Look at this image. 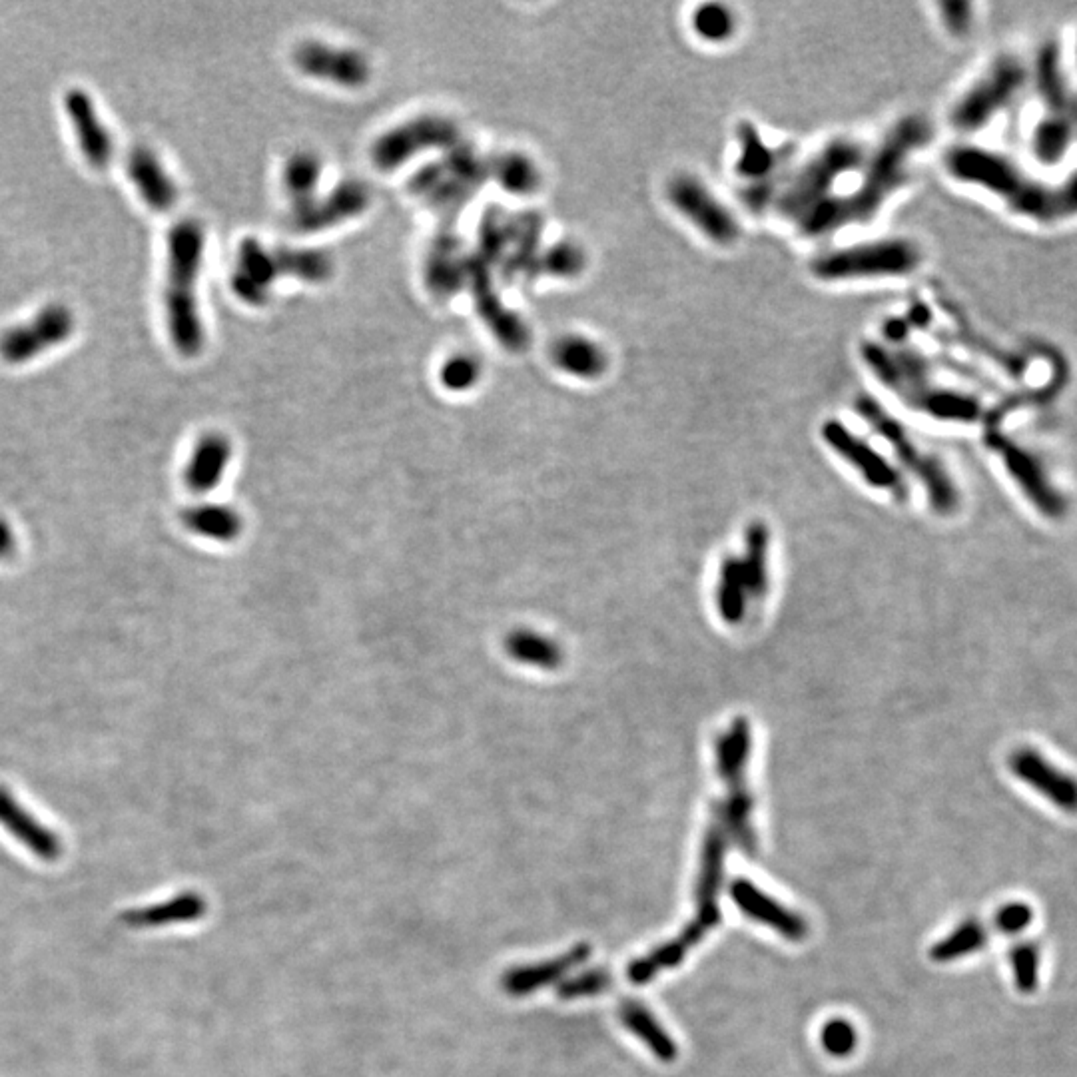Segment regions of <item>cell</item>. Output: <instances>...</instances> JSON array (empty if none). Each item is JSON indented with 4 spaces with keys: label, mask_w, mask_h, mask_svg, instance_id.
I'll return each instance as SVG.
<instances>
[{
    "label": "cell",
    "mask_w": 1077,
    "mask_h": 1077,
    "mask_svg": "<svg viewBox=\"0 0 1077 1077\" xmlns=\"http://www.w3.org/2000/svg\"><path fill=\"white\" fill-rule=\"evenodd\" d=\"M944 166L954 180L986 190L1022 218L1040 224L1077 218V170L1050 184L1030 178L992 150L964 144L948 150Z\"/></svg>",
    "instance_id": "obj_2"
},
{
    "label": "cell",
    "mask_w": 1077,
    "mask_h": 1077,
    "mask_svg": "<svg viewBox=\"0 0 1077 1077\" xmlns=\"http://www.w3.org/2000/svg\"><path fill=\"white\" fill-rule=\"evenodd\" d=\"M0 826L44 862H54L62 854L60 838L28 812L4 786H0Z\"/></svg>",
    "instance_id": "obj_15"
},
{
    "label": "cell",
    "mask_w": 1077,
    "mask_h": 1077,
    "mask_svg": "<svg viewBox=\"0 0 1077 1077\" xmlns=\"http://www.w3.org/2000/svg\"><path fill=\"white\" fill-rule=\"evenodd\" d=\"M439 379L449 391H467L481 379V363L471 354H457L441 365Z\"/></svg>",
    "instance_id": "obj_34"
},
{
    "label": "cell",
    "mask_w": 1077,
    "mask_h": 1077,
    "mask_svg": "<svg viewBox=\"0 0 1077 1077\" xmlns=\"http://www.w3.org/2000/svg\"><path fill=\"white\" fill-rule=\"evenodd\" d=\"M922 260L916 242L892 236L826 250L810 262V274L824 284L894 280L912 276Z\"/></svg>",
    "instance_id": "obj_5"
},
{
    "label": "cell",
    "mask_w": 1077,
    "mask_h": 1077,
    "mask_svg": "<svg viewBox=\"0 0 1077 1077\" xmlns=\"http://www.w3.org/2000/svg\"><path fill=\"white\" fill-rule=\"evenodd\" d=\"M619 1020L621 1024L633 1032L661 1062H675L679 1056V1048L675 1040L663 1030V1026L655 1020V1016L637 1000H625L619 1006Z\"/></svg>",
    "instance_id": "obj_26"
},
{
    "label": "cell",
    "mask_w": 1077,
    "mask_h": 1077,
    "mask_svg": "<svg viewBox=\"0 0 1077 1077\" xmlns=\"http://www.w3.org/2000/svg\"><path fill=\"white\" fill-rule=\"evenodd\" d=\"M459 144V128L453 120L437 114L417 116L381 134L371 148V162L381 172H391L425 150L453 148Z\"/></svg>",
    "instance_id": "obj_8"
},
{
    "label": "cell",
    "mask_w": 1077,
    "mask_h": 1077,
    "mask_svg": "<svg viewBox=\"0 0 1077 1077\" xmlns=\"http://www.w3.org/2000/svg\"><path fill=\"white\" fill-rule=\"evenodd\" d=\"M1020 82V68L1012 60L998 62L988 70L952 108V124L956 130L972 132L978 130L996 110L1008 102L1010 94Z\"/></svg>",
    "instance_id": "obj_11"
},
{
    "label": "cell",
    "mask_w": 1077,
    "mask_h": 1077,
    "mask_svg": "<svg viewBox=\"0 0 1077 1077\" xmlns=\"http://www.w3.org/2000/svg\"><path fill=\"white\" fill-rule=\"evenodd\" d=\"M74 332V316L62 304L40 310L34 320L8 330L0 338V356L6 363H26L66 342Z\"/></svg>",
    "instance_id": "obj_9"
},
{
    "label": "cell",
    "mask_w": 1077,
    "mask_h": 1077,
    "mask_svg": "<svg viewBox=\"0 0 1077 1077\" xmlns=\"http://www.w3.org/2000/svg\"><path fill=\"white\" fill-rule=\"evenodd\" d=\"M493 178L515 196H531L539 190L543 176L539 166L521 152H507L491 164Z\"/></svg>",
    "instance_id": "obj_29"
},
{
    "label": "cell",
    "mask_w": 1077,
    "mask_h": 1077,
    "mask_svg": "<svg viewBox=\"0 0 1077 1077\" xmlns=\"http://www.w3.org/2000/svg\"><path fill=\"white\" fill-rule=\"evenodd\" d=\"M730 896L736 902V906L742 910V914H746L748 918L760 924H766L768 928L776 930L784 938L792 942H800L808 936V924L804 922V918L780 906L776 900L766 896L752 882L734 880L730 884Z\"/></svg>",
    "instance_id": "obj_20"
},
{
    "label": "cell",
    "mask_w": 1077,
    "mask_h": 1077,
    "mask_svg": "<svg viewBox=\"0 0 1077 1077\" xmlns=\"http://www.w3.org/2000/svg\"><path fill=\"white\" fill-rule=\"evenodd\" d=\"M824 437L842 457L850 459L852 465H856L868 477L870 483L878 487H888V489L898 487L896 471L890 465H886V461L880 455H876L868 445L860 443L848 429L832 421L824 425Z\"/></svg>",
    "instance_id": "obj_24"
},
{
    "label": "cell",
    "mask_w": 1077,
    "mask_h": 1077,
    "mask_svg": "<svg viewBox=\"0 0 1077 1077\" xmlns=\"http://www.w3.org/2000/svg\"><path fill=\"white\" fill-rule=\"evenodd\" d=\"M665 198L669 206L707 242L718 248H732L740 240L742 226L736 214L699 176L691 172L675 174L665 186Z\"/></svg>",
    "instance_id": "obj_6"
},
{
    "label": "cell",
    "mask_w": 1077,
    "mask_h": 1077,
    "mask_svg": "<svg viewBox=\"0 0 1077 1077\" xmlns=\"http://www.w3.org/2000/svg\"><path fill=\"white\" fill-rule=\"evenodd\" d=\"M206 908L208 904L204 896L198 892H182L170 900L132 910L124 920L130 928H166L170 924L196 922L204 918Z\"/></svg>",
    "instance_id": "obj_25"
},
{
    "label": "cell",
    "mask_w": 1077,
    "mask_h": 1077,
    "mask_svg": "<svg viewBox=\"0 0 1077 1077\" xmlns=\"http://www.w3.org/2000/svg\"><path fill=\"white\" fill-rule=\"evenodd\" d=\"M232 459V443L222 433L204 435L190 455L184 481L194 493H208L216 489Z\"/></svg>",
    "instance_id": "obj_23"
},
{
    "label": "cell",
    "mask_w": 1077,
    "mask_h": 1077,
    "mask_svg": "<svg viewBox=\"0 0 1077 1077\" xmlns=\"http://www.w3.org/2000/svg\"><path fill=\"white\" fill-rule=\"evenodd\" d=\"M126 172L150 210L168 214L178 204V186L150 148H132L126 160Z\"/></svg>",
    "instance_id": "obj_19"
},
{
    "label": "cell",
    "mask_w": 1077,
    "mask_h": 1077,
    "mask_svg": "<svg viewBox=\"0 0 1077 1077\" xmlns=\"http://www.w3.org/2000/svg\"><path fill=\"white\" fill-rule=\"evenodd\" d=\"M469 260L463 258L459 240L451 234L435 238L425 260V280L439 298L457 294L467 278Z\"/></svg>",
    "instance_id": "obj_22"
},
{
    "label": "cell",
    "mask_w": 1077,
    "mask_h": 1077,
    "mask_svg": "<svg viewBox=\"0 0 1077 1077\" xmlns=\"http://www.w3.org/2000/svg\"><path fill=\"white\" fill-rule=\"evenodd\" d=\"M280 276H294L306 282H326L334 274V260L320 250H286L274 252Z\"/></svg>",
    "instance_id": "obj_30"
},
{
    "label": "cell",
    "mask_w": 1077,
    "mask_h": 1077,
    "mask_svg": "<svg viewBox=\"0 0 1077 1077\" xmlns=\"http://www.w3.org/2000/svg\"><path fill=\"white\" fill-rule=\"evenodd\" d=\"M503 647L513 661L531 669L553 671L563 663L561 647L551 637L533 629H515L507 633Z\"/></svg>",
    "instance_id": "obj_27"
},
{
    "label": "cell",
    "mask_w": 1077,
    "mask_h": 1077,
    "mask_svg": "<svg viewBox=\"0 0 1077 1077\" xmlns=\"http://www.w3.org/2000/svg\"><path fill=\"white\" fill-rule=\"evenodd\" d=\"M487 174L489 166L469 146L457 144L443 164H431L419 172L411 182V190L435 210L449 214L465 206Z\"/></svg>",
    "instance_id": "obj_7"
},
{
    "label": "cell",
    "mask_w": 1077,
    "mask_h": 1077,
    "mask_svg": "<svg viewBox=\"0 0 1077 1077\" xmlns=\"http://www.w3.org/2000/svg\"><path fill=\"white\" fill-rule=\"evenodd\" d=\"M726 830L724 826L715 820V824L709 828L703 844V860H701V876L697 884V916L695 922L703 926L707 932H711L720 922V906H718V892L724 878V854H726Z\"/></svg>",
    "instance_id": "obj_18"
},
{
    "label": "cell",
    "mask_w": 1077,
    "mask_h": 1077,
    "mask_svg": "<svg viewBox=\"0 0 1077 1077\" xmlns=\"http://www.w3.org/2000/svg\"><path fill=\"white\" fill-rule=\"evenodd\" d=\"M870 150L864 142L838 136L822 144L790 176H784L774 200L776 212L790 224H798L806 214L836 196V186L850 174L862 170Z\"/></svg>",
    "instance_id": "obj_4"
},
{
    "label": "cell",
    "mask_w": 1077,
    "mask_h": 1077,
    "mask_svg": "<svg viewBox=\"0 0 1077 1077\" xmlns=\"http://www.w3.org/2000/svg\"><path fill=\"white\" fill-rule=\"evenodd\" d=\"M206 234L198 220L184 218L168 234L166 322L174 348L184 358H196L204 348V326L198 312V278Z\"/></svg>",
    "instance_id": "obj_3"
},
{
    "label": "cell",
    "mask_w": 1077,
    "mask_h": 1077,
    "mask_svg": "<svg viewBox=\"0 0 1077 1077\" xmlns=\"http://www.w3.org/2000/svg\"><path fill=\"white\" fill-rule=\"evenodd\" d=\"M982 942H984L982 928L978 924H964L950 938H946L944 942L934 946L932 958L936 962H948V960H954V958H960V956H964L968 952L978 950L982 946Z\"/></svg>",
    "instance_id": "obj_36"
},
{
    "label": "cell",
    "mask_w": 1077,
    "mask_h": 1077,
    "mask_svg": "<svg viewBox=\"0 0 1077 1077\" xmlns=\"http://www.w3.org/2000/svg\"><path fill=\"white\" fill-rule=\"evenodd\" d=\"M371 202L369 188L361 182H344L326 198H312L306 204L292 206L290 226L296 232L312 234L334 228L367 210Z\"/></svg>",
    "instance_id": "obj_12"
},
{
    "label": "cell",
    "mask_w": 1077,
    "mask_h": 1077,
    "mask_svg": "<svg viewBox=\"0 0 1077 1077\" xmlns=\"http://www.w3.org/2000/svg\"><path fill=\"white\" fill-rule=\"evenodd\" d=\"M467 278L471 280V286H473L477 310L481 318L485 320V324L495 334V338L513 352L525 350L531 340L529 328L517 314L509 312L503 306V302L497 298L495 290L491 288V278L485 268V262L469 260Z\"/></svg>",
    "instance_id": "obj_13"
},
{
    "label": "cell",
    "mask_w": 1077,
    "mask_h": 1077,
    "mask_svg": "<svg viewBox=\"0 0 1077 1077\" xmlns=\"http://www.w3.org/2000/svg\"><path fill=\"white\" fill-rule=\"evenodd\" d=\"M820 1042L826 1054L834 1058H848L856 1048V1030L848 1020L834 1018L828 1020L820 1032Z\"/></svg>",
    "instance_id": "obj_37"
},
{
    "label": "cell",
    "mask_w": 1077,
    "mask_h": 1077,
    "mask_svg": "<svg viewBox=\"0 0 1077 1077\" xmlns=\"http://www.w3.org/2000/svg\"><path fill=\"white\" fill-rule=\"evenodd\" d=\"M593 948L589 944H577L569 952L537 964H523L505 970L501 976V988L511 998H525L535 994L537 990L551 986L559 982L565 974L585 964L591 956Z\"/></svg>",
    "instance_id": "obj_17"
},
{
    "label": "cell",
    "mask_w": 1077,
    "mask_h": 1077,
    "mask_svg": "<svg viewBox=\"0 0 1077 1077\" xmlns=\"http://www.w3.org/2000/svg\"><path fill=\"white\" fill-rule=\"evenodd\" d=\"M292 58L302 74L342 88H361L371 76V66L361 52L320 40L298 44Z\"/></svg>",
    "instance_id": "obj_10"
},
{
    "label": "cell",
    "mask_w": 1077,
    "mask_h": 1077,
    "mask_svg": "<svg viewBox=\"0 0 1077 1077\" xmlns=\"http://www.w3.org/2000/svg\"><path fill=\"white\" fill-rule=\"evenodd\" d=\"M613 974L603 970V968H595L591 972H585V974H579L575 978H569L565 982H561L557 986V996L561 1000H581V998H593V996H599L603 992H607L611 986H613Z\"/></svg>",
    "instance_id": "obj_35"
},
{
    "label": "cell",
    "mask_w": 1077,
    "mask_h": 1077,
    "mask_svg": "<svg viewBox=\"0 0 1077 1077\" xmlns=\"http://www.w3.org/2000/svg\"><path fill=\"white\" fill-rule=\"evenodd\" d=\"M585 266H587V256L579 244L559 242L539 256L537 274L571 280L583 274Z\"/></svg>",
    "instance_id": "obj_33"
},
{
    "label": "cell",
    "mask_w": 1077,
    "mask_h": 1077,
    "mask_svg": "<svg viewBox=\"0 0 1077 1077\" xmlns=\"http://www.w3.org/2000/svg\"><path fill=\"white\" fill-rule=\"evenodd\" d=\"M278 276L274 252L266 250L254 238L240 244L236 270L232 274V290L242 302L262 306L268 300L270 286L278 280Z\"/></svg>",
    "instance_id": "obj_16"
},
{
    "label": "cell",
    "mask_w": 1077,
    "mask_h": 1077,
    "mask_svg": "<svg viewBox=\"0 0 1077 1077\" xmlns=\"http://www.w3.org/2000/svg\"><path fill=\"white\" fill-rule=\"evenodd\" d=\"M551 361L559 371L583 381L599 379L609 369L607 350L597 340L583 334H565L557 338L551 346Z\"/></svg>",
    "instance_id": "obj_21"
},
{
    "label": "cell",
    "mask_w": 1077,
    "mask_h": 1077,
    "mask_svg": "<svg viewBox=\"0 0 1077 1077\" xmlns=\"http://www.w3.org/2000/svg\"><path fill=\"white\" fill-rule=\"evenodd\" d=\"M182 519L192 533L218 543H230L238 539L244 527L240 513L226 505L190 507L184 511Z\"/></svg>",
    "instance_id": "obj_28"
},
{
    "label": "cell",
    "mask_w": 1077,
    "mask_h": 1077,
    "mask_svg": "<svg viewBox=\"0 0 1077 1077\" xmlns=\"http://www.w3.org/2000/svg\"><path fill=\"white\" fill-rule=\"evenodd\" d=\"M322 176V162L310 152H298L284 164L282 180L286 192L292 196V206H300L316 198V188Z\"/></svg>",
    "instance_id": "obj_31"
},
{
    "label": "cell",
    "mask_w": 1077,
    "mask_h": 1077,
    "mask_svg": "<svg viewBox=\"0 0 1077 1077\" xmlns=\"http://www.w3.org/2000/svg\"><path fill=\"white\" fill-rule=\"evenodd\" d=\"M930 128L920 116L896 122L878 148L868 154L862 166L860 184L852 194H836L794 228L804 238H824L854 224H866L908 184L910 164L916 152L928 142Z\"/></svg>",
    "instance_id": "obj_1"
},
{
    "label": "cell",
    "mask_w": 1077,
    "mask_h": 1077,
    "mask_svg": "<svg viewBox=\"0 0 1077 1077\" xmlns=\"http://www.w3.org/2000/svg\"><path fill=\"white\" fill-rule=\"evenodd\" d=\"M64 106L78 140V148L94 170H106L114 158V138L98 116V110L82 88H72L64 96Z\"/></svg>",
    "instance_id": "obj_14"
},
{
    "label": "cell",
    "mask_w": 1077,
    "mask_h": 1077,
    "mask_svg": "<svg viewBox=\"0 0 1077 1077\" xmlns=\"http://www.w3.org/2000/svg\"><path fill=\"white\" fill-rule=\"evenodd\" d=\"M736 26H738L736 14L726 4L707 2V4L697 6L695 12L691 14L693 32L709 44L728 42L736 34Z\"/></svg>",
    "instance_id": "obj_32"
}]
</instances>
